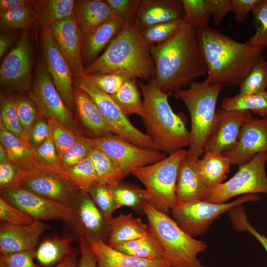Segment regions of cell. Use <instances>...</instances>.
Here are the masks:
<instances>
[{
    "label": "cell",
    "instance_id": "34",
    "mask_svg": "<svg viewBox=\"0 0 267 267\" xmlns=\"http://www.w3.org/2000/svg\"><path fill=\"white\" fill-rule=\"evenodd\" d=\"M113 194L117 209L122 207L131 208L140 216L144 215V207L148 202L146 190L128 182L110 186Z\"/></svg>",
    "mask_w": 267,
    "mask_h": 267
},
{
    "label": "cell",
    "instance_id": "17",
    "mask_svg": "<svg viewBox=\"0 0 267 267\" xmlns=\"http://www.w3.org/2000/svg\"><path fill=\"white\" fill-rule=\"evenodd\" d=\"M41 39L46 69L66 105L72 110L75 104L70 67L54 43L49 28H41Z\"/></svg>",
    "mask_w": 267,
    "mask_h": 267
},
{
    "label": "cell",
    "instance_id": "57",
    "mask_svg": "<svg viewBox=\"0 0 267 267\" xmlns=\"http://www.w3.org/2000/svg\"><path fill=\"white\" fill-rule=\"evenodd\" d=\"M262 1V0H230V11L233 13L236 22H242Z\"/></svg>",
    "mask_w": 267,
    "mask_h": 267
},
{
    "label": "cell",
    "instance_id": "61",
    "mask_svg": "<svg viewBox=\"0 0 267 267\" xmlns=\"http://www.w3.org/2000/svg\"><path fill=\"white\" fill-rule=\"evenodd\" d=\"M78 264L76 254L71 252L54 267H77Z\"/></svg>",
    "mask_w": 267,
    "mask_h": 267
},
{
    "label": "cell",
    "instance_id": "11",
    "mask_svg": "<svg viewBox=\"0 0 267 267\" xmlns=\"http://www.w3.org/2000/svg\"><path fill=\"white\" fill-rule=\"evenodd\" d=\"M90 139L93 147L113 159L126 177L135 169L153 164L167 157L166 153L160 150L136 145L114 134Z\"/></svg>",
    "mask_w": 267,
    "mask_h": 267
},
{
    "label": "cell",
    "instance_id": "12",
    "mask_svg": "<svg viewBox=\"0 0 267 267\" xmlns=\"http://www.w3.org/2000/svg\"><path fill=\"white\" fill-rule=\"evenodd\" d=\"M30 95L41 115L46 119L56 120L75 132L77 131L71 113L43 64L39 66Z\"/></svg>",
    "mask_w": 267,
    "mask_h": 267
},
{
    "label": "cell",
    "instance_id": "21",
    "mask_svg": "<svg viewBox=\"0 0 267 267\" xmlns=\"http://www.w3.org/2000/svg\"><path fill=\"white\" fill-rule=\"evenodd\" d=\"M46 224L36 221L29 225H16L1 222L0 251L10 254L34 250Z\"/></svg>",
    "mask_w": 267,
    "mask_h": 267
},
{
    "label": "cell",
    "instance_id": "56",
    "mask_svg": "<svg viewBox=\"0 0 267 267\" xmlns=\"http://www.w3.org/2000/svg\"><path fill=\"white\" fill-rule=\"evenodd\" d=\"M39 116L37 120L28 134L29 144L36 148L43 143L50 135L48 122L42 117Z\"/></svg>",
    "mask_w": 267,
    "mask_h": 267
},
{
    "label": "cell",
    "instance_id": "9",
    "mask_svg": "<svg viewBox=\"0 0 267 267\" xmlns=\"http://www.w3.org/2000/svg\"><path fill=\"white\" fill-rule=\"evenodd\" d=\"M267 152L258 153L239 166L238 171L229 179L210 189L209 196L204 201L222 203L240 195L267 194Z\"/></svg>",
    "mask_w": 267,
    "mask_h": 267
},
{
    "label": "cell",
    "instance_id": "2",
    "mask_svg": "<svg viewBox=\"0 0 267 267\" xmlns=\"http://www.w3.org/2000/svg\"><path fill=\"white\" fill-rule=\"evenodd\" d=\"M197 32L207 78L223 87L239 86L263 57V47L237 42L210 26Z\"/></svg>",
    "mask_w": 267,
    "mask_h": 267
},
{
    "label": "cell",
    "instance_id": "44",
    "mask_svg": "<svg viewBox=\"0 0 267 267\" xmlns=\"http://www.w3.org/2000/svg\"><path fill=\"white\" fill-rule=\"evenodd\" d=\"M50 136L56 147L59 159L75 143L78 136L74 131L62 123L52 119H47Z\"/></svg>",
    "mask_w": 267,
    "mask_h": 267
},
{
    "label": "cell",
    "instance_id": "20",
    "mask_svg": "<svg viewBox=\"0 0 267 267\" xmlns=\"http://www.w3.org/2000/svg\"><path fill=\"white\" fill-rule=\"evenodd\" d=\"M249 111L217 110L214 132L206 143L204 153L223 154L235 145L244 123L252 118Z\"/></svg>",
    "mask_w": 267,
    "mask_h": 267
},
{
    "label": "cell",
    "instance_id": "1",
    "mask_svg": "<svg viewBox=\"0 0 267 267\" xmlns=\"http://www.w3.org/2000/svg\"><path fill=\"white\" fill-rule=\"evenodd\" d=\"M155 66L152 80L163 92L171 94L207 74L197 30L184 21L178 33L162 44L150 46Z\"/></svg>",
    "mask_w": 267,
    "mask_h": 267
},
{
    "label": "cell",
    "instance_id": "55",
    "mask_svg": "<svg viewBox=\"0 0 267 267\" xmlns=\"http://www.w3.org/2000/svg\"><path fill=\"white\" fill-rule=\"evenodd\" d=\"M35 250L0 255V267H38L34 261Z\"/></svg>",
    "mask_w": 267,
    "mask_h": 267
},
{
    "label": "cell",
    "instance_id": "25",
    "mask_svg": "<svg viewBox=\"0 0 267 267\" xmlns=\"http://www.w3.org/2000/svg\"><path fill=\"white\" fill-rule=\"evenodd\" d=\"M97 267H170L165 261L139 258L121 252L102 240H87Z\"/></svg>",
    "mask_w": 267,
    "mask_h": 267
},
{
    "label": "cell",
    "instance_id": "10",
    "mask_svg": "<svg viewBox=\"0 0 267 267\" xmlns=\"http://www.w3.org/2000/svg\"><path fill=\"white\" fill-rule=\"evenodd\" d=\"M77 87L93 99L113 134L136 145L159 150L146 134L139 131L131 123L128 116L111 95L95 88L84 76L78 80Z\"/></svg>",
    "mask_w": 267,
    "mask_h": 267
},
{
    "label": "cell",
    "instance_id": "49",
    "mask_svg": "<svg viewBox=\"0 0 267 267\" xmlns=\"http://www.w3.org/2000/svg\"><path fill=\"white\" fill-rule=\"evenodd\" d=\"M34 150L36 160L41 167L64 172L61 167L60 159L50 135Z\"/></svg>",
    "mask_w": 267,
    "mask_h": 267
},
{
    "label": "cell",
    "instance_id": "52",
    "mask_svg": "<svg viewBox=\"0 0 267 267\" xmlns=\"http://www.w3.org/2000/svg\"><path fill=\"white\" fill-rule=\"evenodd\" d=\"M1 222L16 225H29L36 221L33 218L0 198Z\"/></svg>",
    "mask_w": 267,
    "mask_h": 267
},
{
    "label": "cell",
    "instance_id": "60",
    "mask_svg": "<svg viewBox=\"0 0 267 267\" xmlns=\"http://www.w3.org/2000/svg\"><path fill=\"white\" fill-rule=\"evenodd\" d=\"M35 0H0V13L16 9L21 6L34 3Z\"/></svg>",
    "mask_w": 267,
    "mask_h": 267
},
{
    "label": "cell",
    "instance_id": "8",
    "mask_svg": "<svg viewBox=\"0 0 267 267\" xmlns=\"http://www.w3.org/2000/svg\"><path fill=\"white\" fill-rule=\"evenodd\" d=\"M259 199L256 194H249L227 203H215L204 200L177 202L171 213L179 226L193 237L204 233L213 222L224 213L244 203Z\"/></svg>",
    "mask_w": 267,
    "mask_h": 267
},
{
    "label": "cell",
    "instance_id": "15",
    "mask_svg": "<svg viewBox=\"0 0 267 267\" xmlns=\"http://www.w3.org/2000/svg\"><path fill=\"white\" fill-rule=\"evenodd\" d=\"M71 224L79 238L102 240L109 235V223L96 207L89 194L80 190L72 204Z\"/></svg>",
    "mask_w": 267,
    "mask_h": 267
},
{
    "label": "cell",
    "instance_id": "30",
    "mask_svg": "<svg viewBox=\"0 0 267 267\" xmlns=\"http://www.w3.org/2000/svg\"><path fill=\"white\" fill-rule=\"evenodd\" d=\"M231 164L223 154L208 153L198 160L197 168L203 182L212 189L223 182Z\"/></svg>",
    "mask_w": 267,
    "mask_h": 267
},
{
    "label": "cell",
    "instance_id": "19",
    "mask_svg": "<svg viewBox=\"0 0 267 267\" xmlns=\"http://www.w3.org/2000/svg\"><path fill=\"white\" fill-rule=\"evenodd\" d=\"M52 38L78 80L84 75L82 58V38L74 15L62 20L50 28Z\"/></svg>",
    "mask_w": 267,
    "mask_h": 267
},
{
    "label": "cell",
    "instance_id": "63",
    "mask_svg": "<svg viewBox=\"0 0 267 267\" xmlns=\"http://www.w3.org/2000/svg\"><path fill=\"white\" fill-rule=\"evenodd\" d=\"M6 150L2 144H0V163L8 161Z\"/></svg>",
    "mask_w": 267,
    "mask_h": 267
},
{
    "label": "cell",
    "instance_id": "16",
    "mask_svg": "<svg viewBox=\"0 0 267 267\" xmlns=\"http://www.w3.org/2000/svg\"><path fill=\"white\" fill-rule=\"evenodd\" d=\"M32 45L24 34L3 59L0 68L2 86L13 90L29 89L31 81Z\"/></svg>",
    "mask_w": 267,
    "mask_h": 267
},
{
    "label": "cell",
    "instance_id": "43",
    "mask_svg": "<svg viewBox=\"0 0 267 267\" xmlns=\"http://www.w3.org/2000/svg\"><path fill=\"white\" fill-rule=\"evenodd\" d=\"M104 218L109 221L117 210L116 203L109 186L96 183L87 192Z\"/></svg>",
    "mask_w": 267,
    "mask_h": 267
},
{
    "label": "cell",
    "instance_id": "28",
    "mask_svg": "<svg viewBox=\"0 0 267 267\" xmlns=\"http://www.w3.org/2000/svg\"><path fill=\"white\" fill-rule=\"evenodd\" d=\"M74 100L82 122L94 138L113 134L95 103L88 93L79 88L75 89Z\"/></svg>",
    "mask_w": 267,
    "mask_h": 267
},
{
    "label": "cell",
    "instance_id": "59",
    "mask_svg": "<svg viewBox=\"0 0 267 267\" xmlns=\"http://www.w3.org/2000/svg\"><path fill=\"white\" fill-rule=\"evenodd\" d=\"M80 258L78 267H97L94 253L87 240L79 238Z\"/></svg>",
    "mask_w": 267,
    "mask_h": 267
},
{
    "label": "cell",
    "instance_id": "40",
    "mask_svg": "<svg viewBox=\"0 0 267 267\" xmlns=\"http://www.w3.org/2000/svg\"><path fill=\"white\" fill-rule=\"evenodd\" d=\"M183 20L197 30L209 26L211 15L208 0H182Z\"/></svg>",
    "mask_w": 267,
    "mask_h": 267
},
{
    "label": "cell",
    "instance_id": "54",
    "mask_svg": "<svg viewBox=\"0 0 267 267\" xmlns=\"http://www.w3.org/2000/svg\"><path fill=\"white\" fill-rule=\"evenodd\" d=\"M25 174L9 161L0 163V191L20 186Z\"/></svg>",
    "mask_w": 267,
    "mask_h": 267
},
{
    "label": "cell",
    "instance_id": "41",
    "mask_svg": "<svg viewBox=\"0 0 267 267\" xmlns=\"http://www.w3.org/2000/svg\"><path fill=\"white\" fill-rule=\"evenodd\" d=\"M267 88V61L261 57L239 86L241 93L255 94Z\"/></svg>",
    "mask_w": 267,
    "mask_h": 267
},
{
    "label": "cell",
    "instance_id": "33",
    "mask_svg": "<svg viewBox=\"0 0 267 267\" xmlns=\"http://www.w3.org/2000/svg\"><path fill=\"white\" fill-rule=\"evenodd\" d=\"M222 109L226 111H249L262 118H267V91L226 96L222 100Z\"/></svg>",
    "mask_w": 267,
    "mask_h": 267
},
{
    "label": "cell",
    "instance_id": "3",
    "mask_svg": "<svg viewBox=\"0 0 267 267\" xmlns=\"http://www.w3.org/2000/svg\"><path fill=\"white\" fill-rule=\"evenodd\" d=\"M150 47L134 22L125 23L103 52L84 67V74L116 73L150 82L155 73Z\"/></svg>",
    "mask_w": 267,
    "mask_h": 267
},
{
    "label": "cell",
    "instance_id": "62",
    "mask_svg": "<svg viewBox=\"0 0 267 267\" xmlns=\"http://www.w3.org/2000/svg\"><path fill=\"white\" fill-rule=\"evenodd\" d=\"M10 38L4 34L0 36V57L1 58L7 51L11 44Z\"/></svg>",
    "mask_w": 267,
    "mask_h": 267
},
{
    "label": "cell",
    "instance_id": "38",
    "mask_svg": "<svg viewBox=\"0 0 267 267\" xmlns=\"http://www.w3.org/2000/svg\"><path fill=\"white\" fill-rule=\"evenodd\" d=\"M63 171L68 178L80 190L88 192L91 186L97 183L96 173L89 156Z\"/></svg>",
    "mask_w": 267,
    "mask_h": 267
},
{
    "label": "cell",
    "instance_id": "26",
    "mask_svg": "<svg viewBox=\"0 0 267 267\" xmlns=\"http://www.w3.org/2000/svg\"><path fill=\"white\" fill-rule=\"evenodd\" d=\"M0 140L6 150L8 161L25 175L47 170L38 164L34 148L7 131L0 122Z\"/></svg>",
    "mask_w": 267,
    "mask_h": 267
},
{
    "label": "cell",
    "instance_id": "47",
    "mask_svg": "<svg viewBox=\"0 0 267 267\" xmlns=\"http://www.w3.org/2000/svg\"><path fill=\"white\" fill-rule=\"evenodd\" d=\"M83 76L95 88L110 95L115 94L124 82L131 78L116 73L84 74Z\"/></svg>",
    "mask_w": 267,
    "mask_h": 267
},
{
    "label": "cell",
    "instance_id": "53",
    "mask_svg": "<svg viewBox=\"0 0 267 267\" xmlns=\"http://www.w3.org/2000/svg\"><path fill=\"white\" fill-rule=\"evenodd\" d=\"M113 13L123 19L125 23L134 22L140 0H106Z\"/></svg>",
    "mask_w": 267,
    "mask_h": 267
},
{
    "label": "cell",
    "instance_id": "39",
    "mask_svg": "<svg viewBox=\"0 0 267 267\" xmlns=\"http://www.w3.org/2000/svg\"><path fill=\"white\" fill-rule=\"evenodd\" d=\"M0 122L7 131L29 143L28 134L23 128L14 99L7 96L1 97Z\"/></svg>",
    "mask_w": 267,
    "mask_h": 267
},
{
    "label": "cell",
    "instance_id": "23",
    "mask_svg": "<svg viewBox=\"0 0 267 267\" xmlns=\"http://www.w3.org/2000/svg\"><path fill=\"white\" fill-rule=\"evenodd\" d=\"M198 160H190L185 157L181 163L176 184L177 202L203 201L209 196L210 189L203 182L198 172Z\"/></svg>",
    "mask_w": 267,
    "mask_h": 267
},
{
    "label": "cell",
    "instance_id": "46",
    "mask_svg": "<svg viewBox=\"0 0 267 267\" xmlns=\"http://www.w3.org/2000/svg\"><path fill=\"white\" fill-rule=\"evenodd\" d=\"M94 149L90 138L78 136L74 144L60 159L62 170L72 167L89 156Z\"/></svg>",
    "mask_w": 267,
    "mask_h": 267
},
{
    "label": "cell",
    "instance_id": "4",
    "mask_svg": "<svg viewBox=\"0 0 267 267\" xmlns=\"http://www.w3.org/2000/svg\"><path fill=\"white\" fill-rule=\"evenodd\" d=\"M143 97L142 121L146 134L158 149L169 155L188 147L190 131L187 119L182 113H176L168 101L171 94L162 91L153 80L148 83L137 82Z\"/></svg>",
    "mask_w": 267,
    "mask_h": 267
},
{
    "label": "cell",
    "instance_id": "48",
    "mask_svg": "<svg viewBox=\"0 0 267 267\" xmlns=\"http://www.w3.org/2000/svg\"><path fill=\"white\" fill-rule=\"evenodd\" d=\"M252 13L256 30L247 42L252 45L267 49V0H262Z\"/></svg>",
    "mask_w": 267,
    "mask_h": 267
},
{
    "label": "cell",
    "instance_id": "24",
    "mask_svg": "<svg viewBox=\"0 0 267 267\" xmlns=\"http://www.w3.org/2000/svg\"><path fill=\"white\" fill-rule=\"evenodd\" d=\"M125 23L114 15L82 38V58L83 65L93 62L107 46Z\"/></svg>",
    "mask_w": 267,
    "mask_h": 267
},
{
    "label": "cell",
    "instance_id": "36",
    "mask_svg": "<svg viewBox=\"0 0 267 267\" xmlns=\"http://www.w3.org/2000/svg\"><path fill=\"white\" fill-rule=\"evenodd\" d=\"M97 178V182L109 186L117 185L126 177L119 165L104 152L97 148L89 155Z\"/></svg>",
    "mask_w": 267,
    "mask_h": 267
},
{
    "label": "cell",
    "instance_id": "27",
    "mask_svg": "<svg viewBox=\"0 0 267 267\" xmlns=\"http://www.w3.org/2000/svg\"><path fill=\"white\" fill-rule=\"evenodd\" d=\"M74 15L79 25L82 38L114 14L105 0H76Z\"/></svg>",
    "mask_w": 267,
    "mask_h": 267
},
{
    "label": "cell",
    "instance_id": "6",
    "mask_svg": "<svg viewBox=\"0 0 267 267\" xmlns=\"http://www.w3.org/2000/svg\"><path fill=\"white\" fill-rule=\"evenodd\" d=\"M149 231L160 244L165 261L170 267H207L198 259V255L207 245L184 231L168 215L147 202L144 207Z\"/></svg>",
    "mask_w": 267,
    "mask_h": 267
},
{
    "label": "cell",
    "instance_id": "18",
    "mask_svg": "<svg viewBox=\"0 0 267 267\" xmlns=\"http://www.w3.org/2000/svg\"><path fill=\"white\" fill-rule=\"evenodd\" d=\"M263 152H267V118L252 117L242 125L234 147L223 154L240 166Z\"/></svg>",
    "mask_w": 267,
    "mask_h": 267
},
{
    "label": "cell",
    "instance_id": "37",
    "mask_svg": "<svg viewBox=\"0 0 267 267\" xmlns=\"http://www.w3.org/2000/svg\"><path fill=\"white\" fill-rule=\"evenodd\" d=\"M137 83L136 79H127L120 89L111 96L126 115L136 114L142 117L143 101Z\"/></svg>",
    "mask_w": 267,
    "mask_h": 267
},
{
    "label": "cell",
    "instance_id": "31",
    "mask_svg": "<svg viewBox=\"0 0 267 267\" xmlns=\"http://www.w3.org/2000/svg\"><path fill=\"white\" fill-rule=\"evenodd\" d=\"M75 2L73 0L35 1V16L41 28H50L54 24L73 15Z\"/></svg>",
    "mask_w": 267,
    "mask_h": 267
},
{
    "label": "cell",
    "instance_id": "42",
    "mask_svg": "<svg viewBox=\"0 0 267 267\" xmlns=\"http://www.w3.org/2000/svg\"><path fill=\"white\" fill-rule=\"evenodd\" d=\"M183 19L177 20L153 25L141 32L144 40L151 46L167 42L179 30Z\"/></svg>",
    "mask_w": 267,
    "mask_h": 267
},
{
    "label": "cell",
    "instance_id": "45",
    "mask_svg": "<svg viewBox=\"0 0 267 267\" xmlns=\"http://www.w3.org/2000/svg\"><path fill=\"white\" fill-rule=\"evenodd\" d=\"M34 16L35 13L32 4H28L0 13V24L5 27L26 29L32 24Z\"/></svg>",
    "mask_w": 267,
    "mask_h": 267
},
{
    "label": "cell",
    "instance_id": "29",
    "mask_svg": "<svg viewBox=\"0 0 267 267\" xmlns=\"http://www.w3.org/2000/svg\"><path fill=\"white\" fill-rule=\"evenodd\" d=\"M109 223V235L107 244L112 248L141 237L148 231L147 225L139 218H134L132 213L112 217Z\"/></svg>",
    "mask_w": 267,
    "mask_h": 267
},
{
    "label": "cell",
    "instance_id": "51",
    "mask_svg": "<svg viewBox=\"0 0 267 267\" xmlns=\"http://www.w3.org/2000/svg\"><path fill=\"white\" fill-rule=\"evenodd\" d=\"M15 103L24 131L28 134L39 113L35 103L24 97H17Z\"/></svg>",
    "mask_w": 267,
    "mask_h": 267
},
{
    "label": "cell",
    "instance_id": "22",
    "mask_svg": "<svg viewBox=\"0 0 267 267\" xmlns=\"http://www.w3.org/2000/svg\"><path fill=\"white\" fill-rule=\"evenodd\" d=\"M183 18L182 0H140L134 23L142 32L153 25Z\"/></svg>",
    "mask_w": 267,
    "mask_h": 267
},
{
    "label": "cell",
    "instance_id": "35",
    "mask_svg": "<svg viewBox=\"0 0 267 267\" xmlns=\"http://www.w3.org/2000/svg\"><path fill=\"white\" fill-rule=\"evenodd\" d=\"M72 239L66 237H52L44 239L35 251V258L44 266L59 263L72 252Z\"/></svg>",
    "mask_w": 267,
    "mask_h": 267
},
{
    "label": "cell",
    "instance_id": "58",
    "mask_svg": "<svg viewBox=\"0 0 267 267\" xmlns=\"http://www.w3.org/2000/svg\"><path fill=\"white\" fill-rule=\"evenodd\" d=\"M208 2L213 22L219 25L230 11V0H208Z\"/></svg>",
    "mask_w": 267,
    "mask_h": 267
},
{
    "label": "cell",
    "instance_id": "13",
    "mask_svg": "<svg viewBox=\"0 0 267 267\" xmlns=\"http://www.w3.org/2000/svg\"><path fill=\"white\" fill-rule=\"evenodd\" d=\"M1 197L36 221L56 220L69 223L70 208L18 186L0 191Z\"/></svg>",
    "mask_w": 267,
    "mask_h": 267
},
{
    "label": "cell",
    "instance_id": "5",
    "mask_svg": "<svg viewBox=\"0 0 267 267\" xmlns=\"http://www.w3.org/2000/svg\"><path fill=\"white\" fill-rule=\"evenodd\" d=\"M223 87L206 79L194 82L187 89L174 92L175 96L186 106L190 116V143L186 158L197 160L204 153V147L213 135L216 127V105Z\"/></svg>",
    "mask_w": 267,
    "mask_h": 267
},
{
    "label": "cell",
    "instance_id": "32",
    "mask_svg": "<svg viewBox=\"0 0 267 267\" xmlns=\"http://www.w3.org/2000/svg\"><path fill=\"white\" fill-rule=\"evenodd\" d=\"M113 248L139 258L165 261L164 251L160 244L148 229L143 236L120 244Z\"/></svg>",
    "mask_w": 267,
    "mask_h": 267
},
{
    "label": "cell",
    "instance_id": "50",
    "mask_svg": "<svg viewBox=\"0 0 267 267\" xmlns=\"http://www.w3.org/2000/svg\"><path fill=\"white\" fill-rule=\"evenodd\" d=\"M241 205L235 207L229 211L233 228L238 231L249 232L261 243L267 253V237L260 234L252 225L247 219L244 209Z\"/></svg>",
    "mask_w": 267,
    "mask_h": 267
},
{
    "label": "cell",
    "instance_id": "14",
    "mask_svg": "<svg viewBox=\"0 0 267 267\" xmlns=\"http://www.w3.org/2000/svg\"><path fill=\"white\" fill-rule=\"evenodd\" d=\"M20 186L69 208L80 191L64 172L51 170L25 175Z\"/></svg>",
    "mask_w": 267,
    "mask_h": 267
},
{
    "label": "cell",
    "instance_id": "7",
    "mask_svg": "<svg viewBox=\"0 0 267 267\" xmlns=\"http://www.w3.org/2000/svg\"><path fill=\"white\" fill-rule=\"evenodd\" d=\"M187 150H180L153 164L133 170L131 174L145 186L148 203L169 214L176 204V184L180 165Z\"/></svg>",
    "mask_w": 267,
    "mask_h": 267
}]
</instances>
